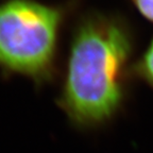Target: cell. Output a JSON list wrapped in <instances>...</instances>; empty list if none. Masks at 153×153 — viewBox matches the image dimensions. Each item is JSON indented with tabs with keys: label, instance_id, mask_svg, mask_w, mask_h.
Returning a JSON list of instances; mask_svg holds the SVG:
<instances>
[{
	"label": "cell",
	"instance_id": "3",
	"mask_svg": "<svg viewBox=\"0 0 153 153\" xmlns=\"http://www.w3.org/2000/svg\"><path fill=\"white\" fill-rule=\"evenodd\" d=\"M133 74L153 89V36L140 56L134 62Z\"/></svg>",
	"mask_w": 153,
	"mask_h": 153
},
{
	"label": "cell",
	"instance_id": "4",
	"mask_svg": "<svg viewBox=\"0 0 153 153\" xmlns=\"http://www.w3.org/2000/svg\"><path fill=\"white\" fill-rule=\"evenodd\" d=\"M137 12L153 24V0H130Z\"/></svg>",
	"mask_w": 153,
	"mask_h": 153
},
{
	"label": "cell",
	"instance_id": "1",
	"mask_svg": "<svg viewBox=\"0 0 153 153\" xmlns=\"http://www.w3.org/2000/svg\"><path fill=\"white\" fill-rule=\"evenodd\" d=\"M135 32L117 13L88 11L71 30L59 108L83 131L105 127L127 102L133 74Z\"/></svg>",
	"mask_w": 153,
	"mask_h": 153
},
{
	"label": "cell",
	"instance_id": "2",
	"mask_svg": "<svg viewBox=\"0 0 153 153\" xmlns=\"http://www.w3.org/2000/svg\"><path fill=\"white\" fill-rule=\"evenodd\" d=\"M74 2L0 0V74L41 87L59 74L61 36Z\"/></svg>",
	"mask_w": 153,
	"mask_h": 153
}]
</instances>
